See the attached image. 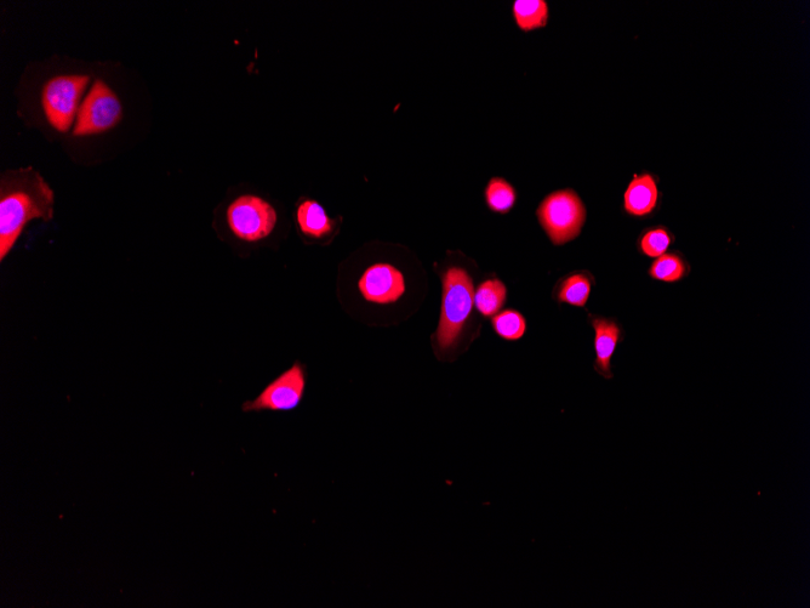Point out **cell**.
Wrapping results in <instances>:
<instances>
[{
    "label": "cell",
    "instance_id": "ba28073f",
    "mask_svg": "<svg viewBox=\"0 0 810 608\" xmlns=\"http://www.w3.org/2000/svg\"><path fill=\"white\" fill-rule=\"evenodd\" d=\"M358 291L370 304L391 305L404 297L407 282L396 266L378 263L363 272L358 281Z\"/></svg>",
    "mask_w": 810,
    "mask_h": 608
},
{
    "label": "cell",
    "instance_id": "52a82bcc",
    "mask_svg": "<svg viewBox=\"0 0 810 608\" xmlns=\"http://www.w3.org/2000/svg\"><path fill=\"white\" fill-rule=\"evenodd\" d=\"M121 100L105 82L96 81L78 111L73 134L76 136L98 135L108 132L121 122Z\"/></svg>",
    "mask_w": 810,
    "mask_h": 608
},
{
    "label": "cell",
    "instance_id": "4fadbf2b",
    "mask_svg": "<svg viewBox=\"0 0 810 608\" xmlns=\"http://www.w3.org/2000/svg\"><path fill=\"white\" fill-rule=\"evenodd\" d=\"M592 291L591 275L585 272H575L569 275L557 288L556 298L559 303L584 308Z\"/></svg>",
    "mask_w": 810,
    "mask_h": 608
},
{
    "label": "cell",
    "instance_id": "ac0fdd59",
    "mask_svg": "<svg viewBox=\"0 0 810 608\" xmlns=\"http://www.w3.org/2000/svg\"><path fill=\"white\" fill-rule=\"evenodd\" d=\"M673 242V236L664 227L647 230L641 237V252L649 258H659L667 252Z\"/></svg>",
    "mask_w": 810,
    "mask_h": 608
},
{
    "label": "cell",
    "instance_id": "30bf717a",
    "mask_svg": "<svg viewBox=\"0 0 810 608\" xmlns=\"http://www.w3.org/2000/svg\"><path fill=\"white\" fill-rule=\"evenodd\" d=\"M658 200L657 179L650 174L636 175L625 192L626 213L637 218L647 217L657 208Z\"/></svg>",
    "mask_w": 810,
    "mask_h": 608
},
{
    "label": "cell",
    "instance_id": "8992f818",
    "mask_svg": "<svg viewBox=\"0 0 810 608\" xmlns=\"http://www.w3.org/2000/svg\"><path fill=\"white\" fill-rule=\"evenodd\" d=\"M307 389L306 368L300 361L279 374L252 401L244 402V413L290 412L304 400Z\"/></svg>",
    "mask_w": 810,
    "mask_h": 608
},
{
    "label": "cell",
    "instance_id": "3957f363",
    "mask_svg": "<svg viewBox=\"0 0 810 608\" xmlns=\"http://www.w3.org/2000/svg\"><path fill=\"white\" fill-rule=\"evenodd\" d=\"M536 214L555 246L575 240L583 231L586 221L585 204L578 193L570 189L551 193L540 203Z\"/></svg>",
    "mask_w": 810,
    "mask_h": 608
},
{
    "label": "cell",
    "instance_id": "e0dca14e",
    "mask_svg": "<svg viewBox=\"0 0 810 608\" xmlns=\"http://www.w3.org/2000/svg\"><path fill=\"white\" fill-rule=\"evenodd\" d=\"M492 326L496 335L506 342H518L527 332L526 318L516 310L500 311L492 317Z\"/></svg>",
    "mask_w": 810,
    "mask_h": 608
},
{
    "label": "cell",
    "instance_id": "5b68a950",
    "mask_svg": "<svg viewBox=\"0 0 810 608\" xmlns=\"http://www.w3.org/2000/svg\"><path fill=\"white\" fill-rule=\"evenodd\" d=\"M226 221L233 235L248 243L266 240L276 230L278 213L264 198L243 195L226 210Z\"/></svg>",
    "mask_w": 810,
    "mask_h": 608
},
{
    "label": "cell",
    "instance_id": "9a60e30c",
    "mask_svg": "<svg viewBox=\"0 0 810 608\" xmlns=\"http://www.w3.org/2000/svg\"><path fill=\"white\" fill-rule=\"evenodd\" d=\"M688 274V264L680 254L665 253L657 258L650 267L649 275L654 280L675 283Z\"/></svg>",
    "mask_w": 810,
    "mask_h": 608
},
{
    "label": "cell",
    "instance_id": "2e32d148",
    "mask_svg": "<svg viewBox=\"0 0 810 608\" xmlns=\"http://www.w3.org/2000/svg\"><path fill=\"white\" fill-rule=\"evenodd\" d=\"M517 193L509 181L503 178L490 179L486 187V201L494 213L506 214L515 207Z\"/></svg>",
    "mask_w": 810,
    "mask_h": 608
},
{
    "label": "cell",
    "instance_id": "7a4b0ae2",
    "mask_svg": "<svg viewBox=\"0 0 810 608\" xmlns=\"http://www.w3.org/2000/svg\"><path fill=\"white\" fill-rule=\"evenodd\" d=\"M441 278V317L436 332L432 335V348L439 361H453L475 306V287L471 275L464 267L450 266Z\"/></svg>",
    "mask_w": 810,
    "mask_h": 608
},
{
    "label": "cell",
    "instance_id": "9c48e42d",
    "mask_svg": "<svg viewBox=\"0 0 810 608\" xmlns=\"http://www.w3.org/2000/svg\"><path fill=\"white\" fill-rule=\"evenodd\" d=\"M591 325L595 329V371L606 379H613L612 359L624 338L623 329L619 323L603 317L591 316Z\"/></svg>",
    "mask_w": 810,
    "mask_h": 608
},
{
    "label": "cell",
    "instance_id": "5bb4252c",
    "mask_svg": "<svg viewBox=\"0 0 810 608\" xmlns=\"http://www.w3.org/2000/svg\"><path fill=\"white\" fill-rule=\"evenodd\" d=\"M513 16L522 31L538 30L549 21V5L545 0H517L513 5Z\"/></svg>",
    "mask_w": 810,
    "mask_h": 608
},
{
    "label": "cell",
    "instance_id": "8fae6325",
    "mask_svg": "<svg viewBox=\"0 0 810 608\" xmlns=\"http://www.w3.org/2000/svg\"><path fill=\"white\" fill-rule=\"evenodd\" d=\"M296 224L302 235L312 240H322L333 234L336 221L316 201L305 198L296 207Z\"/></svg>",
    "mask_w": 810,
    "mask_h": 608
},
{
    "label": "cell",
    "instance_id": "6da1fadb",
    "mask_svg": "<svg viewBox=\"0 0 810 608\" xmlns=\"http://www.w3.org/2000/svg\"><path fill=\"white\" fill-rule=\"evenodd\" d=\"M55 193L32 168L9 170L0 181V260L8 257L32 220L54 218Z\"/></svg>",
    "mask_w": 810,
    "mask_h": 608
},
{
    "label": "cell",
    "instance_id": "7c38bea8",
    "mask_svg": "<svg viewBox=\"0 0 810 608\" xmlns=\"http://www.w3.org/2000/svg\"><path fill=\"white\" fill-rule=\"evenodd\" d=\"M507 299V288L499 278H489V280L479 284L475 292V306L484 317H494L504 308Z\"/></svg>",
    "mask_w": 810,
    "mask_h": 608
},
{
    "label": "cell",
    "instance_id": "277c9868",
    "mask_svg": "<svg viewBox=\"0 0 810 608\" xmlns=\"http://www.w3.org/2000/svg\"><path fill=\"white\" fill-rule=\"evenodd\" d=\"M89 83L90 77L84 75L57 76L45 83L42 105L53 128L67 133L76 123Z\"/></svg>",
    "mask_w": 810,
    "mask_h": 608
}]
</instances>
